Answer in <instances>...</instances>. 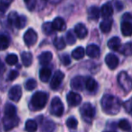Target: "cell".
<instances>
[{"instance_id":"obj_1","label":"cell","mask_w":132,"mask_h":132,"mask_svg":"<svg viewBox=\"0 0 132 132\" xmlns=\"http://www.w3.org/2000/svg\"><path fill=\"white\" fill-rule=\"evenodd\" d=\"M120 101L118 97L111 94H104L101 100V106L106 114L115 115L120 111Z\"/></svg>"},{"instance_id":"obj_2","label":"cell","mask_w":132,"mask_h":132,"mask_svg":"<svg viewBox=\"0 0 132 132\" xmlns=\"http://www.w3.org/2000/svg\"><path fill=\"white\" fill-rule=\"evenodd\" d=\"M48 94L44 92H37L31 96V107L34 110L40 111V110L43 109L46 106V103L48 102Z\"/></svg>"},{"instance_id":"obj_3","label":"cell","mask_w":132,"mask_h":132,"mask_svg":"<svg viewBox=\"0 0 132 132\" xmlns=\"http://www.w3.org/2000/svg\"><path fill=\"white\" fill-rule=\"evenodd\" d=\"M8 23L17 29H23L27 23V18L24 15H19L16 12H12L8 15Z\"/></svg>"},{"instance_id":"obj_4","label":"cell","mask_w":132,"mask_h":132,"mask_svg":"<svg viewBox=\"0 0 132 132\" xmlns=\"http://www.w3.org/2000/svg\"><path fill=\"white\" fill-rule=\"evenodd\" d=\"M118 83L121 89L126 93L132 90V78L125 71H121L118 76Z\"/></svg>"},{"instance_id":"obj_5","label":"cell","mask_w":132,"mask_h":132,"mask_svg":"<svg viewBox=\"0 0 132 132\" xmlns=\"http://www.w3.org/2000/svg\"><path fill=\"white\" fill-rule=\"evenodd\" d=\"M80 113L85 121L91 122L94 117L95 116V109L91 103H85L82 105L81 109H80Z\"/></svg>"},{"instance_id":"obj_6","label":"cell","mask_w":132,"mask_h":132,"mask_svg":"<svg viewBox=\"0 0 132 132\" xmlns=\"http://www.w3.org/2000/svg\"><path fill=\"white\" fill-rule=\"evenodd\" d=\"M51 114L57 117L62 116L64 112V105H63L61 100L59 97H55L52 99L51 103Z\"/></svg>"},{"instance_id":"obj_7","label":"cell","mask_w":132,"mask_h":132,"mask_svg":"<svg viewBox=\"0 0 132 132\" xmlns=\"http://www.w3.org/2000/svg\"><path fill=\"white\" fill-rule=\"evenodd\" d=\"M18 123H19V118L17 117V115L5 116L3 119V125L5 131H9L13 129L14 127L18 125Z\"/></svg>"},{"instance_id":"obj_8","label":"cell","mask_w":132,"mask_h":132,"mask_svg":"<svg viewBox=\"0 0 132 132\" xmlns=\"http://www.w3.org/2000/svg\"><path fill=\"white\" fill-rule=\"evenodd\" d=\"M37 40H38V35L33 29H29L25 31L23 35V40L28 47L34 45L37 42Z\"/></svg>"},{"instance_id":"obj_9","label":"cell","mask_w":132,"mask_h":132,"mask_svg":"<svg viewBox=\"0 0 132 132\" xmlns=\"http://www.w3.org/2000/svg\"><path fill=\"white\" fill-rule=\"evenodd\" d=\"M64 73L61 72L60 70H57V71L55 72L54 76L51 78V88L52 90H57L59 86H60L61 83H62L63 79H64Z\"/></svg>"},{"instance_id":"obj_10","label":"cell","mask_w":132,"mask_h":132,"mask_svg":"<svg viewBox=\"0 0 132 132\" xmlns=\"http://www.w3.org/2000/svg\"><path fill=\"white\" fill-rule=\"evenodd\" d=\"M67 101H68V105L70 106H77L81 103L82 102V97L80 94L75 92H69L67 95Z\"/></svg>"},{"instance_id":"obj_11","label":"cell","mask_w":132,"mask_h":132,"mask_svg":"<svg viewBox=\"0 0 132 132\" xmlns=\"http://www.w3.org/2000/svg\"><path fill=\"white\" fill-rule=\"evenodd\" d=\"M8 96L9 99L11 101L14 102H18L20 99H21L22 96V88L20 85H14L12 88L9 90L8 93Z\"/></svg>"},{"instance_id":"obj_12","label":"cell","mask_w":132,"mask_h":132,"mask_svg":"<svg viewBox=\"0 0 132 132\" xmlns=\"http://www.w3.org/2000/svg\"><path fill=\"white\" fill-rule=\"evenodd\" d=\"M105 63L110 69H115L119 65V59L114 54L109 53L105 57Z\"/></svg>"},{"instance_id":"obj_13","label":"cell","mask_w":132,"mask_h":132,"mask_svg":"<svg viewBox=\"0 0 132 132\" xmlns=\"http://www.w3.org/2000/svg\"><path fill=\"white\" fill-rule=\"evenodd\" d=\"M70 85L75 90L82 91L84 89V86H85V79H84L83 77H80V76L75 77L71 80Z\"/></svg>"},{"instance_id":"obj_14","label":"cell","mask_w":132,"mask_h":132,"mask_svg":"<svg viewBox=\"0 0 132 132\" xmlns=\"http://www.w3.org/2000/svg\"><path fill=\"white\" fill-rule=\"evenodd\" d=\"M113 14V7L111 2H107L104 5L102 6L101 8V14L103 18L108 19L109 17H111Z\"/></svg>"},{"instance_id":"obj_15","label":"cell","mask_w":132,"mask_h":132,"mask_svg":"<svg viewBox=\"0 0 132 132\" xmlns=\"http://www.w3.org/2000/svg\"><path fill=\"white\" fill-rule=\"evenodd\" d=\"M75 35H77V38L82 40V39H85L87 36L88 31H87L86 27L84 23H77L75 26Z\"/></svg>"},{"instance_id":"obj_16","label":"cell","mask_w":132,"mask_h":132,"mask_svg":"<svg viewBox=\"0 0 132 132\" xmlns=\"http://www.w3.org/2000/svg\"><path fill=\"white\" fill-rule=\"evenodd\" d=\"M85 53L87 54L88 57H92V59H95L100 56V49L95 44H91L86 48Z\"/></svg>"},{"instance_id":"obj_17","label":"cell","mask_w":132,"mask_h":132,"mask_svg":"<svg viewBox=\"0 0 132 132\" xmlns=\"http://www.w3.org/2000/svg\"><path fill=\"white\" fill-rule=\"evenodd\" d=\"M51 23H52V27L54 31H62L66 29V23H65L64 19L61 17H56Z\"/></svg>"},{"instance_id":"obj_18","label":"cell","mask_w":132,"mask_h":132,"mask_svg":"<svg viewBox=\"0 0 132 132\" xmlns=\"http://www.w3.org/2000/svg\"><path fill=\"white\" fill-rule=\"evenodd\" d=\"M121 33L124 36H131L132 35V23L130 21H123L120 25Z\"/></svg>"},{"instance_id":"obj_19","label":"cell","mask_w":132,"mask_h":132,"mask_svg":"<svg viewBox=\"0 0 132 132\" xmlns=\"http://www.w3.org/2000/svg\"><path fill=\"white\" fill-rule=\"evenodd\" d=\"M120 44H121V42H120V40L119 37H112V38L109 40L107 45L110 50L116 51H119V50H120Z\"/></svg>"},{"instance_id":"obj_20","label":"cell","mask_w":132,"mask_h":132,"mask_svg":"<svg viewBox=\"0 0 132 132\" xmlns=\"http://www.w3.org/2000/svg\"><path fill=\"white\" fill-rule=\"evenodd\" d=\"M52 57V53L51 51H45V52H42L39 56V61L42 66H46L51 61Z\"/></svg>"},{"instance_id":"obj_21","label":"cell","mask_w":132,"mask_h":132,"mask_svg":"<svg viewBox=\"0 0 132 132\" xmlns=\"http://www.w3.org/2000/svg\"><path fill=\"white\" fill-rule=\"evenodd\" d=\"M85 86L86 88V90L89 91V92H94L97 89L98 85L93 77H88L85 81Z\"/></svg>"},{"instance_id":"obj_22","label":"cell","mask_w":132,"mask_h":132,"mask_svg":"<svg viewBox=\"0 0 132 132\" xmlns=\"http://www.w3.org/2000/svg\"><path fill=\"white\" fill-rule=\"evenodd\" d=\"M51 77V70L49 68H42L40 70V79L42 82L46 83L50 80Z\"/></svg>"},{"instance_id":"obj_23","label":"cell","mask_w":132,"mask_h":132,"mask_svg":"<svg viewBox=\"0 0 132 132\" xmlns=\"http://www.w3.org/2000/svg\"><path fill=\"white\" fill-rule=\"evenodd\" d=\"M88 18L91 20H98L100 17V9L96 6H91L88 8Z\"/></svg>"},{"instance_id":"obj_24","label":"cell","mask_w":132,"mask_h":132,"mask_svg":"<svg viewBox=\"0 0 132 132\" xmlns=\"http://www.w3.org/2000/svg\"><path fill=\"white\" fill-rule=\"evenodd\" d=\"M111 26H112V20L110 19V18L104 19L100 23V29L104 33L110 32V31H111Z\"/></svg>"},{"instance_id":"obj_25","label":"cell","mask_w":132,"mask_h":132,"mask_svg":"<svg viewBox=\"0 0 132 132\" xmlns=\"http://www.w3.org/2000/svg\"><path fill=\"white\" fill-rule=\"evenodd\" d=\"M21 59L23 66L30 67L32 63V54L31 52H28V51H24V52L22 53Z\"/></svg>"},{"instance_id":"obj_26","label":"cell","mask_w":132,"mask_h":132,"mask_svg":"<svg viewBox=\"0 0 132 132\" xmlns=\"http://www.w3.org/2000/svg\"><path fill=\"white\" fill-rule=\"evenodd\" d=\"M16 115V108L12 103H6L5 106V116H14Z\"/></svg>"},{"instance_id":"obj_27","label":"cell","mask_w":132,"mask_h":132,"mask_svg":"<svg viewBox=\"0 0 132 132\" xmlns=\"http://www.w3.org/2000/svg\"><path fill=\"white\" fill-rule=\"evenodd\" d=\"M85 54V51L83 47H77L72 51V57L75 59H81L84 57Z\"/></svg>"},{"instance_id":"obj_28","label":"cell","mask_w":132,"mask_h":132,"mask_svg":"<svg viewBox=\"0 0 132 132\" xmlns=\"http://www.w3.org/2000/svg\"><path fill=\"white\" fill-rule=\"evenodd\" d=\"M38 128V124L35 120H28L25 123V129L27 132H35Z\"/></svg>"},{"instance_id":"obj_29","label":"cell","mask_w":132,"mask_h":132,"mask_svg":"<svg viewBox=\"0 0 132 132\" xmlns=\"http://www.w3.org/2000/svg\"><path fill=\"white\" fill-rule=\"evenodd\" d=\"M120 53L125 56L132 55V42L125 43L122 47L120 48Z\"/></svg>"},{"instance_id":"obj_30","label":"cell","mask_w":132,"mask_h":132,"mask_svg":"<svg viewBox=\"0 0 132 132\" xmlns=\"http://www.w3.org/2000/svg\"><path fill=\"white\" fill-rule=\"evenodd\" d=\"M55 129V124L51 120H46L42 126V132H53Z\"/></svg>"},{"instance_id":"obj_31","label":"cell","mask_w":132,"mask_h":132,"mask_svg":"<svg viewBox=\"0 0 132 132\" xmlns=\"http://www.w3.org/2000/svg\"><path fill=\"white\" fill-rule=\"evenodd\" d=\"M9 46V39L6 35L0 34V51H5Z\"/></svg>"},{"instance_id":"obj_32","label":"cell","mask_w":132,"mask_h":132,"mask_svg":"<svg viewBox=\"0 0 132 132\" xmlns=\"http://www.w3.org/2000/svg\"><path fill=\"white\" fill-rule=\"evenodd\" d=\"M53 44L57 50H63L66 47V42H65V40L62 37H57V38H55Z\"/></svg>"},{"instance_id":"obj_33","label":"cell","mask_w":132,"mask_h":132,"mask_svg":"<svg viewBox=\"0 0 132 132\" xmlns=\"http://www.w3.org/2000/svg\"><path fill=\"white\" fill-rule=\"evenodd\" d=\"M42 31L46 35H51L54 32V29L52 27V23L51 22H47V23L42 24Z\"/></svg>"},{"instance_id":"obj_34","label":"cell","mask_w":132,"mask_h":132,"mask_svg":"<svg viewBox=\"0 0 132 132\" xmlns=\"http://www.w3.org/2000/svg\"><path fill=\"white\" fill-rule=\"evenodd\" d=\"M119 128L122 130H125V131H129L131 129V126H130V123L129 122V120H121L119 121V124H118Z\"/></svg>"},{"instance_id":"obj_35","label":"cell","mask_w":132,"mask_h":132,"mask_svg":"<svg viewBox=\"0 0 132 132\" xmlns=\"http://www.w3.org/2000/svg\"><path fill=\"white\" fill-rule=\"evenodd\" d=\"M66 42L69 45H73L76 43V35L73 32V31H68L66 35Z\"/></svg>"},{"instance_id":"obj_36","label":"cell","mask_w":132,"mask_h":132,"mask_svg":"<svg viewBox=\"0 0 132 132\" xmlns=\"http://www.w3.org/2000/svg\"><path fill=\"white\" fill-rule=\"evenodd\" d=\"M5 61L8 65L10 66H14L18 62V57L15 54H9L7 55V57H5Z\"/></svg>"},{"instance_id":"obj_37","label":"cell","mask_w":132,"mask_h":132,"mask_svg":"<svg viewBox=\"0 0 132 132\" xmlns=\"http://www.w3.org/2000/svg\"><path fill=\"white\" fill-rule=\"evenodd\" d=\"M37 86V82L35 81L33 78L28 79L25 83V88H26L27 91H31Z\"/></svg>"},{"instance_id":"obj_38","label":"cell","mask_w":132,"mask_h":132,"mask_svg":"<svg viewBox=\"0 0 132 132\" xmlns=\"http://www.w3.org/2000/svg\"><path fill=\"white\" fill-rule=\"evenodd\" d=\"M77 124H78V122H77V119L74 117H70L67 120V126L69 129H76L77 127Z\"/></svg>"},{"instance_id":"obj_39","label":"cell","mask_w":132,"mask_h":132,"mask_svg":"<svg viewBox=\"0 0 132 132\" xmlns=\"http://www.w3.org/2000/svg\"><path fill=\"white\" fill-rule=\"evenodd\" d=\"M124 108H125L126 111L132 116V97L124 103Z\"/></svg>"},{"instance_id":"obj_40","label":"cell","mask_w":132,"mask_h":132,"mask_svg":"<svg viewBox=\"0 0 132 132\" xmlns=\"http://www.w3.org/2000/svg\"><path fill=\"white\" fill-rule=\"evenodd\" d=\"M13 0H0V10L2 12H5L8 8L9 5Z\"/></svg>"},{"instance_id":"obj_41","label":"cell","mask_w":132,"mask_h":132,"mask_svg":"<svg viewBox=\"0 0 132 132\" xmlns=\"http://www.w3.org/2000/svg\"><path fill=\"white\" fill-rule=\"evenodd\" d=\"M23 1L30 11H32L36 6V0H23Z\"/></svg>"},{"instance_id":"obj_42","label":"cell","mask_w":132,"mask_h":132,"mask_svg":"<svg viewBox=\"0 0 132 132\" xmlns=\"http://www.w3.org/2000/svg\"><path fill=\"white\" fill-rule=\"evenodd\" d=\"M61 61L65 66H68L71 63V59H70V57L68 54H64V55L61 56Z\"/></svg>"},{"instance_id":"obj_43","label":"cell","mask_w":132,"mask_h":132,"mask_svg":"<svg viewBox=\"0 0 132 132\" xmlns=\"http://www.w3.org/2000/svg\"><path fill=\"white\" fill-rule=\"evenodd\" d=\"M18 75H19V74H18V72L16 71V70H11L8 75V80L9 81H13V80H14L18 77Z\"/></svg>"},{"instance_id":"obj_44","label":"cell","mask_w":132,"mask_h":132,"mask_svg":"<svg viewBox=\"0 0 132 132\" xmlns=\"http://www.w3.org/2000/svg\"><path fill=\"white\" fill-rule=\"evenodd\" d=\"M116 8L118 11L121 10L122 8H123V5H122L121 2H119V1H116Z\"/></svg>"},{"instance_id":"obj_45","label":"cell","mask_w":132,"mask_h":132,"mask_svg":"<svg viewBox=\"0 0 132 132\" xmlns=\"http://www.w3.org/2000/svg\"><path fill=\"white\" fill-rule=\"evenodd\" d=\"M44 1H48V2H51L52 4H59L61 0H44Z\"/></svg>"},{"instance_id":"obj_46","label":"cell","mask_w":132,"mask_h":132,"mask_svg":"<svg viewBox=\"0 0 132 132\" xmlns=\"http://www.w3.org/2000/svg\"><path fill=\"white\" fill-rule=\"evenodd\" d=\"M1 67H2V64H1V61H0V68H1Z\"/></svg>"},{"instance_id":"obj_47","label":"cell","mask_w":132,"mask_h":132,"mask_svg":"<svg viewBox=\"0 0 132 132\" xmlns=\"http://www.w3.org/2000/svg\"><path fill=\"white\" fill-rule=\"evenodd\" d=\"M109 132H115V131H109Z\"/></svg>"}]
</instances>
